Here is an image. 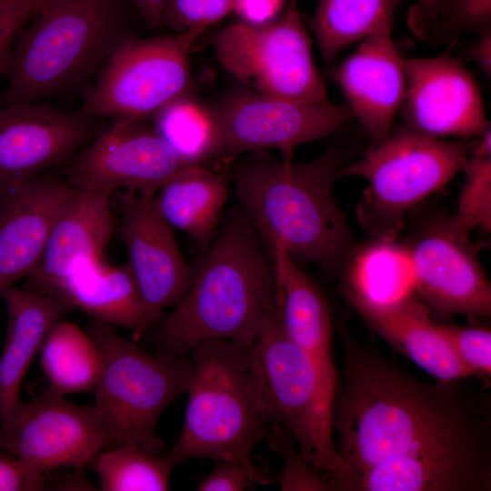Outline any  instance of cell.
Instances as JSON below:
<instances>
[{"instance_id": "cell-1", "label": "cell", "mask_w": 491, "mask_h": 491, "mask_svg": "<svg viewBox=\"0 0 491 491\" xmlns=\"http://www.w3.org/2000/svg\"><path fill=\"white\" fill-rule=\"evenodd\" d=\"M342 380L332 406V430L351 480L381 464L456 462L491 472L487 394L461 380L426 382L376 347L341 328ZM464 380V379H463Z\"/></svg>"}, {"instance_id": "cell-2", "label": "cell", "mask_w": 491, "mask_h": 491, "mask_svg": "<svg viewBox=\"0 0 491 491\" xmlns=\"http://www.w3.org/2000/svg\"><path fill=\"white\" fill-rule=\"evenodd\" d=\"M273 256L240 205L228 213L192 269L173 311L156 323L158 351L186 356L198 342L225 338L252 346L275 306Z\"/></svg>"}, {"instance_id": "cell-3", "label": "cell", "mask_w": 491, "mask_h": 491, "mask_svg": "<svg viewBox=\"0 0 491 491\" xmlns=\"http://www.w3.org/2000/svg\"><path fill=\"white\" fill-rule=\"evenodd\" d=\"M349 151L333 146L305 163L255 151L230 170L235 195L265 246L282 248L297 264L335 270L352 236L334 186Z\"/></svg>"}, {"instance_id": "cell-4", "label": "cell", "mask_w": 491, "mask_h": 491, "mask_svg": "<svg viewBox=\"0 0 491 491\" xmlns=\"http://www.w3.org/2000/svg\"><path fill=\"white\" fill-rule=\"evenodd\" d=\"M34 17L12 48L2 106L35 103L75 88L132 37L121 0H53Z\"/></svg>"}, {"instance_id": "cell-5", "label": "cell", "mask_w": 491, "mask_h": 491, "mask_svg": "<svg viewBox=\"0 0 491 491\" xmlns=\"http://www.w3.org/2000/svg\"><path fill=\"white\" fill-rule=\"evenodd\" d=\"M250 346L225 338L202 340L190 351L184 425L168 453L176 466L192 458L232 460L242 464L256 484L273 482L252 460L267 425L250 392Z\"/></svg>"}, {"instance_id": "cell-6", "label": "cell", "mask_w": 491, "mask_h": 491, "mask_svg": "<svg viewBox=\"0 0 491 491\" xmlns=\"http://www.w3.org/2000/svg\"><path fill=\"white\" fill-rule=\"evenodd\" d=\"M249 387L256 408L266 424L282 426L303 458L346 491L348 466L333 440L332 406L311 356L286 333L274 306L251 346Z\"/></svg>"}, {"instance_id": "cell-7", "label": "cell", "mask_w": 491, "mask_h": 491, "mask_svg": "<svg viewBox=\"0 0 491 491\" xmlns=\"http://www.w3.org/2000/svg\"><path fill=\"white\" fill-rule=\"evenodd\" d=\"M86 332L101 355L94 406L107 430L108 448L131 444L159 453L164 443L155 426L168 405L187 391L189 356L149 354L115 326L93 318Z\"/></svg>"}, {"instance_id": "cell-8", "label": "cell", "mask_w": 491, "mask_h": 491, "mask_svg": "<svg viewBox=\"0 0 491 491\" xmlns=\"http://www.w3.org/2000/svg\"><path fill=\"white\" fill-rule=\"evenodd\" d=\"M471 146L405 127L347 162L338 175L367 182L356 206L362 228L374 239L396 240L408 211L463 170Z\"/></svg>"}, {"instance_id": "cell-9", "label": "cell", "mask_w": 491, "mask_h": 491, "mask_svg": "<svg viewBox=\"0 0 491 491\" xmlns=\"http://www.w3.org/2000/svg\"><path fill=\"white\" fill-rule=\"evenodd\" d=\"M204 31L126 39L105 62L81 111L99 119L145 120L189 95V52Z\"/></svg>"}, {"instance_id": "cell-10", "label": "cell", "mask_w": 491, "mask_h": 491, "mask_svg": "<svg viewBox=\"0 0 491 491\" xmlns=\"http://www.w3.org/2000/svg\"><path fill=\"white\" fill-rule=\"evenodd\" d=\"M223 68L252 91L306 104L329 103L297 0L263 25L233 24L214 39Z\"/></svg>"}, {"instance_id": "cell-11", "label": "cell", "mask_w": 491, "mask_h": 491, "mask_svg": "<svg viewBox=\"0 0 491 491\" xmlns=\"http://www.w3.org/2000/svg\"><path fill=\"white\" fill-rule=\"evenodd\" d=\"M108 446L107 430L95 406L73 404L49 386L21 402L0 428V448L45 474L84 469Z\"/></svg>"}, {"instance_id": "cell-12", "label": "cell", "mask_w": 491, "mask_h": 491, "mask_svg": "<svg viewBox=\"0 0 491 491\" xmlns=\"http://www.w3.org/2000/svg\"><path fill=\"white\" fill-rule=\"evenodd\" d=\"M188 165L145 119H117L65 165L63 175L80 190L155 195Z\"/></svg>"}, {"instance_id": "cell-13", "label": "cell", "mask_w": 491, "mask_h": 491, "mask_svg": "<svg viewBox=\"0 0 491 491\" xmlns=\"http://www.w3.org/2000/svg\"><path fill=\"white\" fill-rule=\"evenodd\" d=\"M218 128L217 156L278 149L290 161L300 145L324 138L353 117L347 105L306 104L235 93L213 111Z\"/></svg>"}, {"instance_id": "cell-14", "label": "cell", "mask_w": 491, "mask_h": 491, "mask_svg": "<svg viewBox=\"0 0 491 491\" xmlns=\"http://www.w3.org/2000/svg\"><path fill=\"white\" fill-rule=\"evenodd\" d=\"M100 120L37 102L0 105V202L36 175L67 165L105 128Z\"/></svg>"}, {"instance_id": "cell-15", "label": "cell", "mask_w": 491, "mask_h": 491, "mask_svg": "<svg viewBox=\"0 0 491 491\" xmlns=\"http://www.w3.org/2000/svg\"><path fill=\"white\" fill-rule=\"evenodd\" d=\"M399 111L406 127L436 138L478 137L490 127L476 81L450 54L406 60Z\"/></svg>"}, {"instance_id": "cell-16", "label": "cell", "mask_w": 491, "mask_h": 491, "mask_svg": "<svg viewBox=\"0 0 491 491\" xmlns=\"http://www.w3.org/2000/svg\"><path fill=\"white\" fill-rule=\"evenodd\" d=\"M120 236L138 285L147 328L175 306L192 276L172 226L160 215L154 195L126 190L120 199Z\"/></svg>"}, {"instance_id": "cell-17", "label": "cell", "mask_w": 491, "mask_h": 491, "mask_svg": "<svg viewBox=\"0 0 491 491\" xmlns=\"http://www.w3.org/2000/svg\"><path fill=\"white\" fill-rule=\"evenodd\" d=\"M408 246L416 295L434 317L490 318V283L468 239L453 233L444 221L427 227Z\"/></svg>"}, {"instance_id": "cell-18", "label": "cell", "mask_w": 491, "mask_h": 491, "mask_svg": "<svg viewBox=\"0 0 491 491\" xmlns=\"http://www.w3.org/2000/svg\"><path fill=\"white\" fill-rule=\"evenodd\" d=\"M333 79L366 131L368 148L383 142L393 132L406 89V60L393 39V20L361 40L334 69Z\"/></svg>"}, {"instance_id": "cell-19", "label": "cell", "mask_w": 491, "mask_h": 491, "mask_svg": "<svg viewBox=\"0 0 491 491\" xmlns=\"http://www.w3.org/2000/svg\"><path fill=\"white\" fill-rule=\"evenodd\" d=\"M72 191L64 175L48 170L0 202V295L35 270Z\"/></svg>"}, {"instance_id": "cell-20", "label": "cell", "mask_w": 491, "mask_h": 491, "mask_svg": "<svg viewBox=\"0 0 491 491\" xmlns=\"http://www.w3.org/2000/svg\"><path fill=\"white\" fill-rule=\"evenodd\" d=\"M111 195L73 191L50 231L42 258L24 289L46 294L57 289L78 265L103 259L116 219L110 205Z\"/></svg>"}, {"instance_id": "cell-21", "label": "cell", "mask_w": 491, "mask_h": 491, "mask_svg": "<svg viewBox=\"0 0 491 491\" xmlns=\"http://www.w3.org/2000/svg\"><path fill=\"white\" fill-rule=\"evenodd\" d=\"M270 252L276 269L275 305L283 328L315 362L325 396L333 406L338 377L327 300L318 285L282 248Z\"/></svg>"}, {"instance_id": "cell-22", "label": "cell", "mask_w": 491, "mask_h": 491, "mask_svg": "<svg viewBox=\"0 0 491 491\" xmlns=\"http://www.w3.org/2000/svg\"><path fill=\"white\" fill-rule=\"evenodd\" d=\"M0 296L8 317L0 355V428H4L22 402L23 379L47 332L75 306L60 289L36 294L12 286Z\"/></svg>"}, {"instance_id": "cell-23", "label": "cell", "mask_w": 491, "mask_h": 491, "mask_svg": "<svg viewBox=\"0 0 491 491\" xmlns=\"http://www.w3.org/2000/svg\"><path fill=\"white\" fill-rule=\"evenodd\" d=\"M351 306L376 334L436 379L476 377L458 358L441 324L417 295L389 306Z\"/></svg>"}, {"instance_id": "cell-24", "label": "cell", "mask_w": 491, "mask_h": 491, "mask_svg": "<svg viewBox=\"0 0 491 491\" xmlns=\"http://www.w3.org/2000/svg\"><path fill=\"white\" fill-rule=\"evenodd\" d=\"M57 289L91 318L131 330L135 342L148 329L145 304L128 261L120 266H110L104 259L82 263Z\"/></svg>"}, {"instance_id": "cell-25", "label": "cell", "mask_w": 491, "mask_h": 491, "mask_svg": "<svg viewBox=\"0 0 491 491\" xmlns=\"http://www.w3.org/2000/svg\"><path fill=\"white\" fill-rule=\"evenodd\" d=\"M228 187L226 175L191 164L160 187L154 202L172 227L186 233L205 249L217 233Z\"/></svg>"}, {"instance_id": "cell-26", "label": "cell", "mask_w": 491, "mask_h": 491, "mask_svg": "<svg viewBox=\"0 0 491 491\" xmlns=\"http://www.w3.org/2000/svg\"><path fill=\"white\" fill-rule=\"evenodd\" d=\"M416 283L409 246L396 239H375L352 257L342 289L350 305L383 306L416 295Z\"/></svg>"}, {"instance_id": "cell-27", "label": "cell", "mask_w": 491, "mask_h": 491, "mask_svg": "<svg viewBox=\"0 0 491 491\" xmlns=\"http://www.w3.org/2000/svg\"><path fill=\"white\" fill-rule=\"evenodd\" d=\"M49 387L65 396L93 391L101 373V355L92 337L63 319L47 332L40 347Z\"/></svg>"}, {"instance_id": "cell-28", "label": "cell", "mask_w": 491, "mask_h": 491, "mask_svg": "<svg viewBox=\"0 0 491 491\" xmlns=\"http://www.w3.org/2000/svg\"><path fill=\"white\" fill-rule=\"evenodd\" d=\"M402 0H319L310 27L328 68L346 46L363 40L386 21Z\"/></svg>"}, {"instance_id": "cell-29", "label": "cell", "mask_w": 491, "mask_h": 491, "mask_svg": "<svg viewBox=\"0 0 491 491\" xmlns=\"http://www.w3.org/2000/svg\"><path fill=\"white\" fill-rule=\"evenodd\" d=\"M153 119L156 133L186 163L204 165L217 157L219 135L214 112L189 95L165 106Z\"/></svg>"}, {"instance_id": "cell-30", "label": "cell", "mask_w": 491, "mask_h": 491, "mask_svg": "<svg viewBox=\"0 0 491 491\" xmlns=\"http://www.w3.org/2000/svg\"><path fill=\"white\" fill-rule=\"evenodd\" d=\"M103 491H165L176 466L169 454L125 444L102 450L92 463Z\"/></svg>"}, {"instance_id": "cell-31", "label": "cell", "mask_w": 491, "mask_h": 491, "mask_svg": "<svg viewBox=\"0 0 491 491\" xmlns=\"http://www.w3.org/2000/svg\"><path fill=\"white\" fill-rule=\"evenodd\" d=\"M471 146L463 168L465 182L458 198L456 214L446 223L462 238L481 228L491 229V130L477 137Z\"/></svg>"}, {"instance_id": "cell-32", "label": "cell", "mask_w": 491, "mask_h": 491, "mask_svg": "<svg viewBox=\"0 0 491 491\" xmlns=\"http://www.w3.org/2000/svg\"><path fill=\"white\" fill-rule=\"evenodd\" d=\"M265 439L268 446L279 455L283 469L278 478L283 491H336L328 476L316 472L300 455L289 432L282 426L267 425Z\"/></svg>"}, {"instance_id": "cell-33", "label": "cell", "mask_w": 491, "mask_h": 491, "mask_svg": "<svg viewBox=\"0 0 491 491\" xmlns=\"http://www.w3.org/2000/svg\"><path fill=\"white\" fill-rule=\"evenodd\" d=\"M461 362L476 376L491 377V331L483 326L440 323Z\"/></svg>"}, {"instance_id": "cell-34", "label": "cell", "mask_w": 491, "mask_h": 491, "mask_svg": "<svg viewBox=\"0 0 491 491\" xmlns=\"http://www.w3.org/2000/svg\"><path fill=\"white\" fill-rule=\"evenodd\" d=\"M432 28L449 37L491 28V0H440Z\"/></svg>"}, {"instance_id": "cell-35", "label": "cell", "mask_w": 491, "mask_h": 491, "mask_svg": "<svg viewBox=\"0 0 491 491\" xmlns=\"http://www.w3.org/2000/svg\"><path fill=\"white\" fill-rule=\"evenodd\" d=\"M50 489L49 474L33 469L15 455L0 448V491Z\"/></svg>"}, {"instance_id": "cell-36", "label": "cell", "mask_w": 491, "mask_h": 491, "mask_svg": "<svg viewBox=\"0 0 491 491\" xmlns=\"http://www.w3.org/2000/svg\"><path fill=\"white\" fill-rule=\"evenodd\" d=\"M163 27L183 33L210 26L208 0H167L162 16Z\"/></svg>"}, {"instance_id": "cell-37", "label": "cell", "mask_w": 491, "mask_h": 491, "mask_svg": "<svg viewBox=\"0 0 491 491\" xmlns=\"http://www.w3.org/2000/svg\"><path fill=\"white\" fill-rule=\"evenodd\" d=\"M33 15L22 0H0V74L6 70L15 39Z\"/></svg>"}, {"instance_id": "cell-38", "label": "cell", "mask_w": 491, "mask_h": 491, "mask_svg": "<svg viewBox=\"0 0 491 491\" xmlns=\"http://www.w3.org/2000/svg\"><path fill=\"white\" fill-rule=\"evenodd\" d=\"M256 484L251 473L239 462L216 461L213 471L197 485L198 491H243Z\"/></svg>"}, {"instance_id": "cell-39", "label": "cell", "mask_w": 491, "mask_h": 491, "mask_svg": "<svg viewBox=\"0 0 491 491\" xmlns=\"http://www.w3.org/2000/svg\"><path fill=\"white\" fill-rule=\"evenodd\" d=\"M285 0H233V10L242 22L266 25L279 16Z\"/></svg>"}, {"instance_id": "cell-40", "label": "cell", "mask_w": 491, "mask_h": 491, "mask_svg": "<svg viewBox=\"0 0 491 491\" xmlns=\"http://www.w3.org/2000/svg\"><path fill=\"white\" fill-rule=\"evenodd\" d=\"M478 38L468 48V55L488 78L491 76V28L478 33Z\"/></svg>"}, {"instance_id": "cell-41", "label": "cell", "mask_w": 491, "mask_h": 491, "mask_svg": "<svg viewBox=\"0 0 491 491\" xmlns=\"http://www.w3.org/2000/svg\"><path fill=\"white\" fill-rule=\"evenodd\" d=\"M145 25L151 29L163 27L162 16L167 0H130Z\"/></svg>"}, {"instance_id": "cell-42", "label": "cell", "mask_w": 491, "mask_h": 491, "mask_svg": "<svg viewBox=\"0 0 491 491\" xmlns=\"http://www.w3.org/2000/svg\"><path fill=\"white\" fill-rule=\"evenodd\" d=\"M416 2L418 14L414 23L416 25H415L416 30L422 35L426 27L432 29L434 26L440 0H416Z\"/></svg>"}, {"instance_id": "cell-43", "label": "cell", "mask_w": 491, "mask_h": 491, "mask_svg": "<svg viewBox=\"0 0 491 491\" xmlns=\"http://www.w3.org/2000/svg\"><path fill=\"white\" fill-rule=\"evenodd\" d=\"M33 11L34 15L53 0H23ZM33 15V16H34Z\"/></svg>"}]
</instances>
